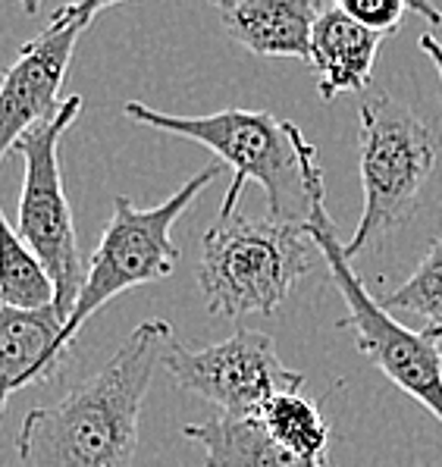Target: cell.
<instances>
[{"label":"cell","instance_id":"6da1fadb","mask_svg":"<svg viewBox=\"0 0 442 467\" xmlns=\"http://www.w3.org/2000/svg\"><path fill=\"white\" fill-rule=\"evenodd\" d=\"M173 327L154 317L113 351L95 377L54 405L32 408L16 436L26 467H132L139 420Z\"/></svg>","mask_w":442,"mask_h":467},{"label":"cell","instance_id":"7a4b0ae2","mask_svg":"<svg viewBox=\"0 0 442 467\" xmlns=\"http://www.w3.org/2000/svg\"><path fill=\"white\" fill-rule=\"evenodd\" d=\"M123 113L157 132L211 148L217 161L230 167L232 179L223 195L220 217L239 213L235 207L248 182L261 185L270 217L283 223L308 226L314 211L324 204L326 192L317 148L289 119H280L267 110H242V107L204 113V117H180V113H160L141 100H129Z\"/></svg>","mask_w":442,"mask_h":467},{"label":"cell","instance_id":"3957f363","mask_svg":"<svg viewBox=\"0 0 442 467\" xmlns=\"http://www.w3.org/2000/svg\"><path fill=\"white\" fill-rule=\"evenodd\" d=\"M317 257V242L302 223L232 213L204 233L198 289L217 317H270L292 298Z\"/></svg>","mask_w":442,"mask_h":467},{"label":"cell","instance_id":"277c9868","mask_svg":"<svg viewBox=\"0 0 442 467\" xmlns=\"http://www.w3.org/2000/svg\"><path fill=\"white\" fill-rule=\"evenodd\" d=\"M437 135L417 110L389 91L365 95L358 126L365 211L345 242L348 261L376 251L415 217L420 192L437 167Z\"/></svg>","mask_w":442,"mask_h":467},{"label":"cell","instance_id":"5b68a950","mask_svg":"<svg viewBox=\"0 0 442 467\" xmlns=\"http://www.w3.org/2000/svg\"><path fill=\"white\" fill-rule=\"evenodd\" d=\"M223 172V163L198 170L185 179L167 201L154 207H135L126 195L113 198V213L107 220L101 242L95 245L85 267V283L78 301L63 329V351H73L82 327L117 296L148 283H160L180 264V248L173 242L176 220L195 204V198Z\"/></svg>","mask_w":442,"mask_h":467},{"label":"cell","instance_id":"8992f818","mask_svg":"<svg viewBox=\"0 0 442 467\" xmlns=\"http://www.w3.org/2000/svg\"><path fill=\"white\" fill-rule=\"evenodd\" d=\"M317 251L336 283L348 314L339 320V329L355 336L358 351L370 364L383 370L392 386L424 405L442 423V342L430 329H411L392 320V314L367 292L361 276L355 273L352 261L345 257V245L339 242L333 217L326 204L314 211L308 223Z\"/></svg>","mask_w":442,"mask_h":467},{"label":"cell","instance_id":"52a82bcc","mask_svg":"<svg viewBox=\"0 0 442 467\" xmlns=\"http://www.w3.org/2000/svg\"><path fill=\"white\" fill-rule=\"evenodd\" d=\"M85 100L78 95L63 98V107L57 110L51 123L32 129L13 154L23 157V192H19V213L16 229L23 235L41 267L47 270L54 283V307L69 320L78 292L85 283L82 251L76 239V220L69 207L67 189H63V170H60V141L69 132V126L78 119Z\"/></svg>","mask_w":442,"mask_h":467},{"label":"cell","instance_id":"ba28073f","mask_svg":"<svg viewBox=\"0 0 442 467\" xmlns=\"http://www.w3.org/2000/svg\"><path fill=\"white\" fill-rule=\"evenodd\" d=\"M160 364L185 392L211 401L226 418H254L270 399L304 386V373L289 370L276 342L258 329H235L230 339L201 348L170 342Z\"/></svg>","mask_w":442,"mask_h":467},{"label":"cell","instance_id":"9c48e42d","mask_svg":"<svg viewBox=\"0 0 442 467\" xmlns=\"http://www.w3.org/2000/svg\"><path fill=\"white\" fill-rule=\"evenodd\" d=\"M110 10L104 0L67 4L51 13L47 26L19 47L0 73V163L32 129L51 123L63 107L60 88L67 82L76 45L95 16Z\"/></svg>","mask_w":442,"mask_h":467},{"label":"cell","instance_id":"30bf717a","mask_svg":"<svg viewBox=\"0 0 442 467\" xmlns=\"http://www.w3.org/2000/svg\"><path fill=\"white\" fill-rule=\"evenodd\" d=\"M63 329L67 317L54 305L47 307H6L0 305V414L13 392L35 383H47L63 370Z\"/></svg>","mask_w":442,"mask_h":467},{"label":"cell","instance_id":"8fae6325","mask_svg":"<svg viewBox=\"0 0 442 467\" xmlns=\"http://www.w3.org/2000/svg\"><path fill=\"white\" fill-rule=\"evenodd\" d=\"M383 41L386 38L358 26L339 4L320 6L308 54L320 98L333 100L345 91H367Z\"/></svg>","mask_w":442,"mask_h":467},{"label":"cell","instance_id":"7c38bea8","mask_svg":"<svg viewBox=\"0 0 442 467\" xmlns=\"http://www.w3.org/2000/svg\"><path fill=\"white\" fill-rule=\"evenodd\" d=\"M217 13L226 35L252 54L308 60L320 6L314 0H226Z\"/></svg>","mask_w":442,"mask_h":467},{"label":"cell","instance_id":"4fadbf2b","mask_svg":"<svg viewBox=\"0 0 442 467\" xmlns=\"http://www.w3.org/2000/svg\"><path fill=\"white\" fill-rule=\"evenodd\" d=\"M182 436L201 445L208 467H324L276 445L254 418L217 414L211 420L185 423Z\"/></svg>","mask_w":442,"mask_h":467},{"label":"cell","instance_id":"5bb4252c","mask_svg":"<svg viewBox=\"0 0 442 467\" xmlns=\"http://www.w3.org/2000/svg\"><path fill=\"white\" fill-rule=\"evenodd\" d=\"M261 430L276 445H283L292 455L304 458V462L324 464L326 451H330V423L320 414L317 401L304 399L302 392H283L270 399L267 405L254 414Z\"/></svg>","mask_w":442,"mask_h":467},{"label":"cell","instance_id":"9a60e30c","mask_svg":"<svg viewBox=\"0 0 442 467\" xmlns=\"http://www.w3.org/2000/svg\"><path fill=\"white\" fill-rule=\"evenodd\" d=\"M54 283L38 257L28 251L16 226L0 211V305L6 307H47L54 305Z\"/></svg>","mask_w":442,"mask_h":467},{"label":"cell","instance_id":"2e32d148","mask_svg":"<svg viewBox=\"0 0 442 467\" xmlns=\"http://www.w3.org/2000/svg\"><path fill=\"white\" fill-rule=\"evenodd\" d=\"M386 311H402L424 320V329L439 336L442 342V239L427 248L417 270L380 301Z\"/></svg>","mask_w":442,"mask_h":467},{"label":"cell","instance_id":"e0dca14e","mask_svg":"<svg viewBox=\"0 0 442 467\" xmlns=\"http://www.w3.org/2000/svg\"><path fill=\"white\" fill-rule=\"evenodd\" d=\"M339 6L355 23L365 26L367 32L380 35V38L396 35L402 19L411 13L408 0H339Z\"/></svg>","mask_w":442,"mask_h":467},{"label":"cell","instance_id":"ac0fdd59","mask_svg":"<svg viewBox=\"0 0 442 467\" xmlns=\"http://www.w3.org/2000/svg\"><path fill=\"white\" fill-rule=\"evenodd\" d=\"M420 47H424V54L433 60V67H437V73H439V85H442V45L433 35H420Z\"/></svg>","mask_w":442,"mask_h":467}]
</instances>
